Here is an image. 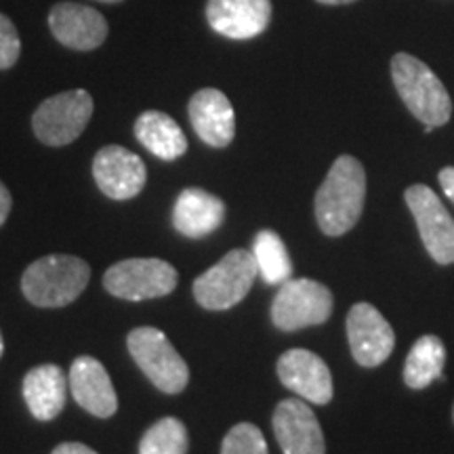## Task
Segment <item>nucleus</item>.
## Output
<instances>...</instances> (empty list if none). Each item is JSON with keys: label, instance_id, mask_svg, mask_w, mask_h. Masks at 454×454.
<instances>
[{"label": "nucleus", "instance_id": "obj_1", "mask_svg": "<svg viewBox=\"0 0 454 454\" xmlns=\"http://www.w3.org/2000/svg\"><path fill=\"white\" fill-rule=\"evenodd\" d=\"M366 202V170L354 156H339L316 192V219L326 236L354 230Z\"/></svg>", "mask_w": 454, "mask_h": 454}, {"label": "nucleus", "instance_id": "obj_2", "mask_svg": "<svg viewBox=\"0 0 454 454\" xmlns=\"http://www.w3.org/2000/svg\"><path fill=\"white\" fill-rule=\"evenodd\" d=\"M391 78L408 112L425 127H444L450 121V95L425 61L411 53H395L391 59Z\"/></svg>", "mask_w": 454, "mask_h": 454}, {"label": "nucleus", "instance_id": "obj_3", "mask_svg": "<svg viewBox=\"0 0 454 454\" xmlns=\"http://www.w3.org/2000/svg\"><path fill=\"white\" fill-rule=\"evenodd\" d=\"M90 268L74 254H47L21 276V291L36 308H66L87 288Z\"/></svg>", "mask_w": 454, "mask_h": 454}, {"label": "nucleus", "instance_id": "obj_4", "mask_svg": "<svg viewBox=\"0 0 454 454\" xmlns=\"http://www.w3.org/2000/svg\"><path fill=\"white\" fill-rule=\"evenodd\" d=\"M257 276L259 271L253 253L244 251V248H234L211 270L196 278L194 297L204 309H230L251 293Z\"/></svg>", "mask_w": 454, "mask_h": 454}, {"label": "nucleus", "instance_id": "obj_5", "mask_svg": "<svg viewBox=\"0 0 454 454\" xmlns=\"http://www.w3.org/2000/svg\"><path fill=\"white\" fill-rule=\"evenodd\" d=\"M129 351L147 379L164 394H179L190 381V368L167 334L158 328L139 326L129 333Z\"/></svg>", "mask_w": 454, "mask_h": 454}, {"label": "nucleus", "instance_id": "obj_6", "mask_svg": "<svg viewBox=\"0 0 454 454\" xmlns=\"http://www.w3.org/2000/svg\"><path fill=\"white\" fill-rule=\"evenodd\" d=\"M333 293L325 284L297 278L280 284L271 301V322L284 333L325 325L333 316Z\"/></svg>", "mask_w": 454, "mask_h": 454}, {"label": "nucleus", "instance_id": "obj_7", "mask_svg": "<svg viewBox=\"0 0 454 454\" xmlns=\"http://www.w3.org/2000/svg\"><path fill=\"white\" fill-rule=\"evenodd\" d=\"M90 116L93 98L84 89H74L44 99L34 112L32 127L44 145L61 147L81 137Z\"/></svg>", "mask_w": 454, "mask_h": 454}, {"label": "nucleus", "instance_id": "obj_8", "mask_svg": "<svg viewBox=\"0 0 454 454\" xmlns=\"http://www.w3.org/2000/svg\"><path fill=\"white\" fill-rule=\"evenodd\" d=\"M179 274L162 259H124L112 265L104 276L106 291L124 301L167 297L175 291Z\"/></svg>", "mask_w": 454, "mask_h": 454}, {"label": "nucleus", "instance_id": "obj_9", "mask_svg": "<svg viewBox=\"0 0 454 454\" xmlns=\"http://www.w3.org/2000/svg\"><path fill=\"white\" fill-rule=\"evenodd\" d=\"M404 200L434 261L440 265L454 263V219L438 194L427 185L414 184L406 190Z\"/></svg>", "mask_w": 454, "mask_h": 454}, {"label": "nucleus", "instance_id": "obj_10", "mask_svg": "<svg viewBox=\"0 0 454 454\" xmlns=\"http://www.w3.org/2000/svg\"><path fill=\"white\" fill-rule=\"evenodd\" d=\"M348 339L351 356L364 368L383 364L395 348L394 328L371 303H356L349 309Z\"/></svg>", "mask_w": 454, "mask_h": 454}, {"label": "nucleus", "instance_id": "obj_11", "mask_svg": "<svg viewBox=\"0 0 454 454\" xmlns=\"http://www.w3.org/2000/svg\"><path fill=\"white\" fill-rule=\"evenodd\" d=\"M93 177L99 190L112 200H130L145 187L144 160L122 145H106L95 154Z\"/></svg>", "mask_w": 454, "mask_h": 454}, {"label": "nucleus", "instance_id": "obj_12", "mask_svg": "<svg viewBox=\"0 0 454 454\" xmlns=\"http://www.w3.org/2000/svg\"><path fill=\"white\" fill-rule=\"evenodd\" d=\"M274 434L284 454H326V442L316 414L303 400L288 397L274 411Z\"/></svg>", "mask_w": 454, "mask_h": 454}, {"label": "nucleus", "instance_id": "obj_13", "mask_svg": "<svg viewBox=\"0 0 454 454\" xmlns=\"http://www.w3.org/2000/svg\"><path fill=\"white\" fill-rule=\"evenodd\" d=\"M278 377L286 389L325 406L333 400V374L320 356L309 349H288L278 360Z\"/></svg>", "mask_w": 454, "mask_h": 454}, {"label": "nucleus", "instance_id": "obj_14", "mask_svg": "<svg viewBox=\"0 0 454 454\" xmlns=\"http://www.w3.org/2000/svg\"><path fill=\"white\" fill-rule=\"evenodd\" d=\"M207 21L231 41H251L268 30L271 0H208Z\"/></svg>", "mask_w": 454, "mask_h": 454}, {"label": "nucleus", "instance_id": "obj_15", "mask_svg": "<svg viewBox=\"0 0 454 454\" xmlns=\"http://www.w3.org/2000/svg\"><path fill=\"white\" fill-rule=\"evenodd\" d=\"M53 36L74 51H93L107 38V21L99 11L78 3H59L51 9Z\"/></svg>", "mask_w": 454, "mask_h": 454}, {"label": "nucleus", "instance_id": "obj_16", "mask_svg": "<svg viewBox=\"0 0 454 454\" xmlns=\"http://www.w3.org/2000/svg\"><path fill=\"white\" fill-rule=\"evenodd\" d=\"M70 391L78 406L99 419H110L118 411V395L110 374L98 357L81 356L72 362Z\"/></svg>", "mask_w": 454, "mask_h": 454}, {"label": "nucleus", "instance_id": "obj_17", "mask_svg": "<svg viewBox=\"0 0 454 454\" xmlns=\"http://www.w3.org/2000/svg\"><path fill=\"white\" fill-rule=\"evenodd\" d=\"M190 122L196 135L211 147H227L236 135V112L219 89H200L192 95Z\"/></svg>", "mask_w": 454, "mask_h": 454}, {"label": "nucleus", "instance_id": "obj_18", "mask_svg": "<svg viewBox=\"0 0 454 454\" xmlns=\"http://www.w3.org/2000/svg\"><path fill=\"white\" fill-rule=\"evenodd\" d=\"M225 219V204L221 198L200 187H187L173 207V227L181 236L204 238L217 231Z\"/></svg>", "mask_w": 454, "mask_h": 454}, {"label": "nucleus", "instance_id": "obj_19", "mask_svg": "<svg viewBox=\"0 0 454 454\" xmlns=\"http://www.w3.org/2000/svg\"><path fill=\"white\" fill-rule=\"evenodd\" d=\"M67 389L66 372L55 364L32 368L24 379V400L32 417L38 421H53L64 411Z\"/></svg>", "mask_w": 454, "mask_h": 454}, {"label": "nucleus", "instance_id": "obj_20", "mask_svg": "<svg viewBox=\"0 0 454 454\" xmlns=\"http://www.w3.org/2000/svg\"><path fill=\"white\" fill-rule=\"evenodd\" d=\"M135 137L160 160H177L187 152L184 130L168 114L147 110L135 121Z\"/></svg>", "mask_w": 454, "mask_h": 454}, {"label": "nucleus", "instance_id": "obj_21", "mask_svg": "<svg viewBox=\"0 0 454 454\" xmlns=\"http://www.w3.org/2000/svg\"><path fill=\"white\" fill-rule=\"evenodd\" d=\"M446 364V348L440 337L425 334L408 351L404 364V383L411 389L429 387L435 379L442 377Z\"/></svg>", "mask_w": 454, "mask_h": 454}, {"label": "nucleus", "instance_id": "obj_22", "mask_svg": "<svg viewBox=\"0 0 454 454\" xmlns=\"http://www.w3.org/2000/svg\"><path fill=\"white\" fill-rule=\"evenodd\" d=\"M253 257L259 276L268 284H284L291 280L293 263L284 240L276 231L261 230L253 240Z\"/></svg>", "mask_w": 454, "mask_h": 454}, {"label": "nucleus", "instance_id": "obj_23", "mask_svg": "<svg viewBox=\"0 0 454 454\" xmlns=\"http://www.w3.org/2000/svg\"><path fill=\"white\" fill-rule=\"evenodd\" d=\"M190 438L185 425L175 417H164L145 431L139 454H187Z\"/></svg>", "mask_w": 454, "mask_h": 454}, {"label": "nucleus", "instance_id": "obj_24", "mask_svg": "<svg viewBox=\"0 0 454 454\" xmlns=\"http://www.w3.org/2000/svg\"><path fill=\"white\" fill-rule=\"evenodd\" d=\"M221 454H270L263 431L253 423H238L227 431Z\"/></svg>", "mask_w": 454, "mask_h": 454}, {"label": "nucleus", "instance_id": "obj_25", "mask_svg": "<svg viewBox=\"0 0 454 454\" xmlns=\"http://www.w3.org/2000/svg\"><path fill=\"white\" fill-rule=\"evenodd\" d=\"M21 53L20 32L7 15L0 13V70H9L17 64Z\"/></svg>", "mask_w": 454, "mask_h": 454}, {"label": "nucleus", "instance_id": "obj_26", "mask_svg": "<svg viewBox=\"0 0 454 454\" xmlns=\"http://www.w3.org/2000/svg\"><path fill=\"white\" fill-rule=\"evenodd\" d=\"M51 454H98L93 448L81 444V442H64L55 448Z\"/></svg>", "mask_w": 454, "mask_h": 454}, {"label": "nucleus", "instance_id": "obj_27", "mask_svg": "<svg viewBox=\"0 0 454 454\" xmlns=\"http://www.w3.org/2000/svg\"><path fill=\"white\" fill-rule=\"evenodd\" d=\"M11 207H13V198H11V192L7 190V185L0 181V227H3L4 221H7Z\"/></svg>", "mask_w": 454, "mask_h": 454}, {"label": "nucleus", "instance_id": "obj_28", "mask_svg": "<svg viewBox=\"0 0 454 454\" xmlns=\"http://www.w3.org/2000/svg\"><path fill=\"white\" fill-rule=\"evenodd\" d=\"M438 179H440L442 190H444V194L454 202V167L442 168Z\"/></svg>", "mask_w": 454, "mask_h": 454}, {"label": "nucleus", "instance_id": "obj_29", "mask_svg": "<svg viewBox=\"0 0 454 454\" xmlns=\"http://www.w3.org/2000/svg\"><path fill=\"white\" fill-rule=\"evenodd\" d=\"M316 3L328 4V7H337V4H349V3H356V0H316Z\"/></svg>", "mask_w": 454, "mask_h": 454}, {"label": "nucleus", "instance_id": "obj_30", "mask_svg": "<svg viewBox=\"0 0 454 454\" xmlns=\"http://www.w3.org/2000/svg\"><path fill=\"white\" fill-rule=\"evenodd\" d=\"M3 351H4V343H3V334H0V357H3Z\"/></svg>", "mask_w": 454, "mask_h": 454}, {"label": "nucleus", "instance_id": "obj_31", "mask_svg": "<svg viewBox=\"0 0 454 454\" xmlns=\"http://www.w3.org/2000/svg\"><path fill=\"white\" fill-rule=\"evenodd\" d=\"M99 3H122V0H99Z\"/></svg>", "mask_w": 454, "mask_h": 454}, {"label": "nucleus", "instance_id": "obj_32", "mask_svg": "<svg viewBox=\"0 0 454 454\" xmlns=\"http://www.w3.org/2000/svg\"><path fill=\"white\" fill-rule=\"evenodd\" d=\"M452 421H454V408H452Z\"/></svg>", "mask_w": 454, "mask_h": 454}]
</instances>
